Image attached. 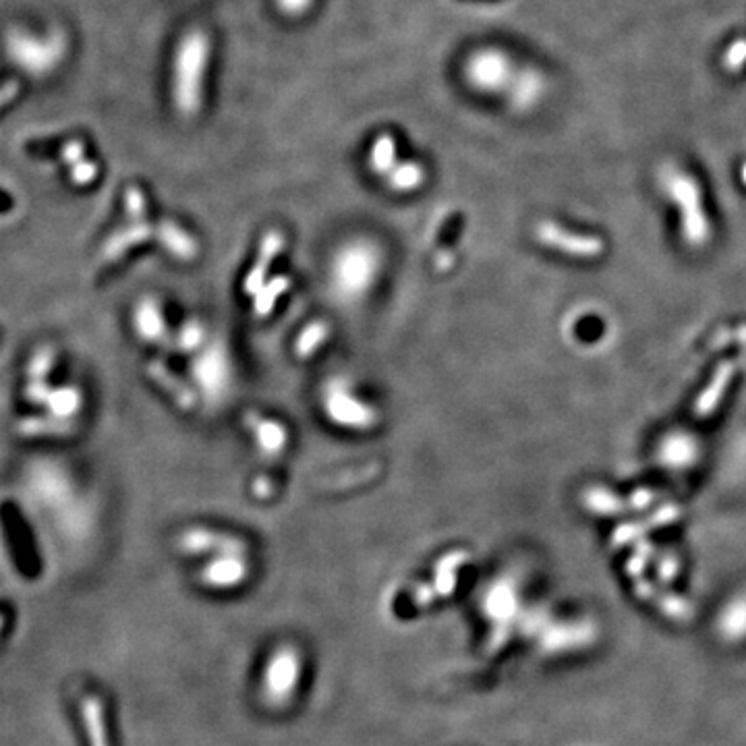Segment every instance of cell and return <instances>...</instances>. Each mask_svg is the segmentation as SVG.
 Here are the masks:
<instances>
[{
  "label": "cell",
  "instance_id": "d4e9b609",
  "mask_svg": "<svg viewBox=\"0 0 746 746\" xmlns=\"http://www.w3.org/2000/svg\"><path fill=\"white\" fill-rule=\"evenodd\" d=\"M291 289V278L289 276H274L268 280L260 291H257L253 297V313L257 318H266V315L272 313L276 307V301Z\"/></svg>",
  "mask_w": 746,
  "mask_h": 746
},
{
  "label": "cell",
  "instance_id": "ee69618b",
  "mask_svg": "<svg viewBox=\"0 0 746 746\" xmlns=\"http://www.w3.org/2000/svg\"><path fill=\"white\" fill-rule=\"evenodd\" d=\"M21 92V85L17 81H7L5 85H0V108L7 106L11 100H15Z\"/></svg>",
  "mask_w": 746,
  "mask_h": 746
},
{
  "label": "cell",
  "instance_id": "30bf717a",
  "mask_svg": "<svg viewBox=\"0 0 746 746\" xmlns=\"http://www.w3.org/2000/svg\"><path fill=\"white\" fill-rule=\"evenodd\" d=\"M152 237H156V226H152L146 220L131 222L129 226L119 228V231H114L106 239V243L102 245L100 260H102V264L119 262L127 251H131L137 245H143L146 241H150Z\"/></svg>",
  "mask_w": 746,
  "mask_h": 746
},
{
  "label": "cell",
  "instance_id": "7402d4cb",
  "mask_svg": "<svg viewBox=\"0 0 746 746\" xmlns=\"http://www.w3.org/2000/svg\"><path fill=\"white\" fill-rule=\"evenodd\" d=\"M583 504L589 512L601 514V516H616L628 508V502H624L620 496H616L614 492L599 485H593L589 487V490H585Z\"/></svg>",
  "mask_w": 746,
  "mask_h": 746
},
{
  "label": "cell",
  "instance_id": "2e32d148",
  "mask_svg": "<svg viewBox=\"0 0 746 746\" xmlns=\"http://www.w3.org/2000/svg\"><path fill=\"white\" fill-rule=\"evenodd\" d=\"M736 371V365L732 361H724L720 367L715 369L713 378L709 382V386L701 392L699 400L695 403V417L697 419H707L717 407H720L722 398L732 382V376Z\"/></svg>",
  "mask_w": 746,
  "mask_h": 746
},
{
  "label": "cell",
  "instance_id": "d6986e66",
  "mask_svg": "<svg viewBox=\"0 0 746 746\" xmlns=\"http://www.w3.org/2000/svg\"><path fill=\"white\" fill-rule=\"evenodd\" d=\"M148 376L166 392L172 396V400L181 407V409H193L195 407V394L193 390L172 373L162 361H152L148 363Z\"/></svg>",
  "mask_w": 746,
  "mask_h": 746
},
{
  "label": "cell",
  "instance_id": "bcb514c9",
  "mask_svg": "<svg viewBox=\"0 0 746 746\" xmlns=\"http://www.w3.org/2000/svg\"><path fill=\"white\" fill-rule=\"evenodd\" d=\"M3 626H5V614L0 612V633H3Z\"/></svg>",
  "mask_w": 746,
  "mask_h": 746
},
{
  "label": "cell",
  "instance_id": "74e56055",
  "mask_svg": "<svg viewBox=\"0 0 746 746\" xmlns=\"http://www.w3.org/2000/svg\"><path fill=\"white\" fill-rule=\"evenodd\" d=\"M48 394H50V388L46 386V382L30 380L25 386V398H27V403H32V405H46Z\"/></svg>",
  "mask_w": 746,
  "mask_h": 746
},
{
  "label": "cell",
  "instance_id": "8fae6325",
  "mask_svg": "<svg viewBox=\"0 0 746 746\" xmlns=\"http://www.w3.org/2000/svg\"><path fill=\"white\" fill-rule=\"evenodd\" d=\"M247 560L243 554L216 556L204 570L202 581L212 589H233L247 579Z\"/></svg>",
  "mask_w": 746,
  "mask_h": 746
},
{
  "label": "cell",
  "instance_id": "4fadbf2b",
  "mask_svg": "<svg viewBox=\"0 0 746 746\" xmlns=\"http://www.w3.org/2000/svg\"><path fill=\"white\" fill-rule=\"evenodd\" d=\"M282 247H284V237L278 231H270V233L264 235L262 245H260V253H257V260H255L253 268L249 270V274L245 276V282H243L245 295H255L266 284L268 270H270L272 262L276 260V255L282 251Z\"/></svg>",
  "mask_w": 746,
  "mask_h": 746
},
{
  "label": "cell",
  "instance_id": "f546056e",
  "mask_svg": "<svg viewBox=\"0 0 746 746\" xmlns=\"http://www.w3.org/2000/svg\"><path fill=\"white\" fill-rule=\"evenodd\" d=\"M722 633L728 639H740L746 635V599H736L722 616Z\"/></svg>",
  "mask_w": 746,
  "mask_h": 746
},
{
  "label": "cell",
  "instance_id": "3957f363",
  "mask_svg": "<svg viewBox=\"0 0 746 746\" xmlns=\"http://www.w3.org/2000/svg\"><path fill=\"white\" fill-rule=\"evenodd\" d=\"M463 73L469 88L475 92L506 94L516 75V67L506 52L498 48H479L467 56Z\"/></svg>",
  "mask_w": 746,
  "mask_h": 746
},
{
  "label": "cell",
  "instance_id": "7a4b0ae2",
  "mask_svg": "<svg viewBox=\"0 0 746 746\" xmlns=\"http://www.w3.org/2000/svg\"><path fill=\"white\" fill-rule=\"evenodd\" d=\"M380 270V253L363 241L344 247L334 260V289L344 299H359L369 291Z\"/></svg>",
  "mask_w": 746,
  "mask_h": 746
},
{
  "label": "cell",
  "instance_id": "52a82bcc",
  "mask_svg": "<svg viewBox=\"0 0 746 746\" xmlns=\"http://www.w3.org/2000/svg\"><path fill=\"white\" fill-rule=\"evenodd\" d=\"M535 239L541 245L552 247L570 257H597L606 249L604 241H601L599 237L577 235L572 231H566V228H562L560 224L552 220H541L535 226Z\"/></svg>",
  "mask_w": 746,
  "mask_h": 746
},
{
  "label": "cell",
  "instance_id": "6da1fadb",
  "mask_svg": "<svg viewBox=\"0 0 746 746\" xmlns=\"http://www.w3.org/2000/svg\"><path fill=\"white\" fill-rule=\"evenodd\" d=\"M210 38L202 30L189 32L175 54V106L183 117H193L204 104V81L210 61Z\"/></svg>",
  "mask_w": 746,
  "mask_h": 746
},
{
  "label": "cell",
  "instance_id": "ac0fdd59",
  "mask_svg": "<svg viewBox=\"0 0 746 746\" xmlns=\"http://www.w3.org/2000/svg\"><path fill=\"white\" fill-rule=\"evenodd\" d=\"M75 419L61 417H25L17 423V434L23 438H65L73 434Z\"/></svg>",
  "mask_w": 746,
  "mask_h": 746
},
{
  "label": "cell",
  "instance_id": "9c48e42d",
  "mask_svg": "<svg viewBox=\"0 0 746 746\" xmlns=\"http://www.w3.org/2000/svg\"><path fill=\"white\" fill-rule=\"evenodd\" d=\"M133 324L137 334L146 340L160 344L162 349H175V340H172L166 320H164V311L160 303L152 297H146L143 301L137 303L135 315H133Z\"/></svg>",
  "mask_w": 746,
  "mask_h": 746
},
{
  "label": "cell",
  "instance_id": "5bb4252c",
  "mask_svg": "<svg viewBox=\"0 0 746 746\" xmlns=\"http://www.w3.org/2000/svg\"><path fill=\"white\" fill-rule=\"evenodd\" d=\"M193 376L197 378V384H202L210 392L218 388H226L228 376H231V369H228V357L224 349L210 347L202 357H199L193 365Z\"/></svg>",
  "mask_w": 746,
  "mask_h": 746
},
{
  "label": "cell",
  "instance_id": "cb8c5ba5",
  "mask_svg": "<svg viewBox=\"0 0 746 746\" xmlns=\"http://www.w3.org/2000/svg\"><path fill=\"white\" fill-rule=\"evenodd\" d=\"M81 711L85 717V724H88V730H90L92 746H110L102 701L96 695H88L81 703Z\"/></svg>",
  "mask_w": 746,
  "mask_h": 746
},
{
  "label": "cell",
  "instance_id": "44dd1931",
  "mask_svg": "<svg viewBox=\"0 0 746 746\" xmlns=\"http://www.w3.org/2000/svg\"><path fill=\"white\" fill-rule=\"evenodd\" d=\"M388 187L398 193H409L423 185L425 168L419 162H396V166L386 175Z\"/></svg>",
  "mask_w": 746,
  "mask_h": 746
},
{
  "label": "cell",
  "instance_id": "9a60e30c",
  "mask_svg": "<svg viewBox=\"0 0 746 746\" xmlns=\"http://www.w3.org/2000/svg\"><path fill=\"white\" fill-rule=\"evenodd\" d=\"M156 239L160 245L181 262H191L197 257V241L185 231L183 226L172 220H162L156 224Z\"/></svg>",
  "mask_w": 746,
  "mask_h": 746
},
{
  "label": "cell",
  "instance_id": "7bdbcfd3",
  "mask_svg": "<svg viewBox=\"0 0 746 746\" xmlns=\"http://www.w3.org/2000/svg\"><path fill=\"white\" fill-rule=\"evenodd\" d=\"M744 59H746V42L740 40V42H736L732 48H728V59H726V65H728V69H730V67H738Z\"/></svg>",
  "mask_w": 746,
  "mask_h": 746
},
{
  "label": "cell",
  "instance_id": "d590c367",
  "mask_svg": "<svg viewBox=\"0 0 746 746\" xmlns=\"http://www.w3.org/2000/svg\"><path fill=\"white\" fill-rule=\"evenodd\" d=\"M678 516H680V508L674 506V504H668V506H664V508H659L657 512H653L645 523H647L649 529H651V527H664V525L674 523V521L678 519Z\"/></svg>",
  "mask_w": 746,
  "mask_h": 746
},
{
  "label": "cell",
  "instance_id": "f6af8a7d",
  "mask_svg": "<svg viewBox=\"0 0 746 746\" xmlns=\"http://www.w3.org/2000/svg\"><path fill=\"white\" fill-rule=\"evenodd\" d=\"M645 566H647V558L645 556H641V554H637L633 560H630L628 562V572H630V575H633V577H641V572L645 570Z\"/></svg>",
  "mask_w": 746,
  "mask_h": 746
},
{
  "label": "cell",
  "instance_id": "4dcf8cb0",
  "mask_svg": "<svg viewBox=\"0 0 746 746\" xmlns=\"http://www.w3.org/2000/svg\"><path fill=\"white\" fill-rule=\"evenodd\" d=\"M206 340V328L202 322L197 320H189L185 326H181V330L177 332V338H175V349L179 351H185V353H191L195 349H199Z\"/></svg>",
  "mask_w": 746,
  "mask_h": 746
},
{
  "label": "cell",
  "instance_id": "8d00e7d4",
  "mask_svg": "<svg viewBox=\"0 0 746 746\" xmlns=\"http://www.w3.org/2000/svg\"><path fill=\"white\" fill-rule=\"evenodd\" d=\"M645 531H649V527H647L645 521H643V523H628V525H622V527L614 533L612 543H614V545H624V543H628V541H633V539L641 537Z\"/></svg>",
  "mask_w": 746,
  "mask_h": 746
},
{
  "label": "cell",
  "instance_id": "ffe728a7",
  "mask_svg": "<svg viewBox=\"0 0 746 746\" xmlns=\"http://www.w3.org/2000/svg\"><path fill=\"white\" fill-rule=\"evenodd\" d=\"M83 396L77 386H63V388H50L46 409L50 415L61 417V419H75V415L81 411Z\"/></svg>",
  "mask_w": 746,
  "mask_h": 746
},
{
  "label": "cell",
  "instance_id": "d6a6232c",
  "mask_svg": "<svg viewBox=\"0 0 746 746\" xmlns=\"http://www.w3.org/2000/svg\"><path fill=\"white\" fill-rule=\"evenodd\" d=\"M125 212H127L129 222L146 220V212H148L146 195H143V191L137 185H129L125 189Z\"/></svg>",
  "mask_w": 746,
  "mask_h": 746
},
{
  "label": "cell",
  "instance_id": "e575fe53",
  "mask_svg": "<svg viewBox=\"0 0 746 746\" xmlns=\"http://www.w3.org/2000/svg\"><path fill=\"white\" fill-rule=\"evenodd\" d=\"M96 177H98V166L94 162H90V160H81L75 166H71V181L77 187L90 185Z\"/></svg>",
  "mask_w": 746,
  "mask_h": 746
},
{
  "label": "cell",
  "instance_id": "4316f807",
  "mask_svg": "<svg viewBox=\"0 0 746 746\" xmlns=\"http://www.w3.org/2000/svg\"><path fill=\"white\" fill-rule=\"evenodd\" d=\"M328 334H330V328L326 322H311L309 326H305L295 342L297 357L309 359L313 353H318V349L326 342Z\"/></svg>",
  "mask_w": 746,
  "mask_h": 746
},
{
  "label": "cell",
  "instance_id": "836d02e7",
  "mask_svg": "<svg viewBox=\"0 0 746 746\" xmlns=\"http://www.w3.org/2000/svg\"><path fill=\"white\" fill-rule=\"evenodd\" d=\"M651 601H655V604H657L659 608H662L668 616H672V618H682V620H684V618L691 616V606H688L684 599H680V597H676V595H659V593L655 591Z\"/></svg>",
  "mask_w": 746,
  "mask_h": 746
},
{
  "label": "cell",
  "instance_id": "7c38bea8",
  "mask_svg": "<svg viewBox=\"0 0 746 746\" xmlns=\"http://www.w3.org/2000/svg\"><path fill=\"white\" fill-rule=\"evenodd\" d=\"M245 425L264 456H278L289 442L286 427L274 419L262 417L260 413H245Z\"/></svg>",
  "mask_w": 746,
  "mask_h": 746
},
{
  "label": "cell",
  "instance_id": "f1b7e54d",
  "mask_svg": "<svg viewBox=\"0 0 746 746\" xmlns=\"http://www.w3.org/2000/svg\"><path fill=\"white\" fill-rule=\"evenodd\" d=\"M467 560V554L463 552H452L448 554L444 560H440V564L436 566V591L440 595H450L454 585H456V568L461 566V562Z\"/></svg>",
  "mask_w": 746,
  "mask_h": 746
},
{
  "label": "cell",
  "instance_id": "1f68e13d",
  "mask_svg": "<svg viewBox=\"0 0 746 746\" xmlns=\"http://www.w3.org/2000/svg\"><path fill=\"white\" fill-rule=\"evenodd\" d=\"M52 367H54V349L52 347H42L30 359V365H27V376H30V380L44 382L50 376Z\"/></svg>",
  "mask_w": 746,
  "mask_h": 746
},
{
  "label": "cell",
  "instance_id": "277c9868",
  "mask_svg": "<svg viewBox=\"0 0 746 746\" xmlns=\"http://www.w3.org/2000/svg\"><path fill=\"white\" fill-rule=\"evenodd\" d=\"M666 189L682 210V237L691 245H703L709 237V224L703 212L699 185L682 172H672L666 181Z\"/></svg>",
  "mask_w": 746,
  "mask_h": 746
},
{
  "label": "cell",
  "instance_id": "b9f144b4",
  "mask_svg": "<svg viewBox=\"0 0 746 746\" xmlns=\"http://www.w3.org/2000/svg\"><path fill=\"white\" fill-rule=\"evenodd\" d=\"M676 572H678L676 558H672V556L662 558V564H659V568H657V579L662 583H670V579L676 577Z\"/></svg>",
  "mask_w": 746,
  "mask_h": 746
},
{
  "label": "cell",
  "instance_id": "603a6c76",
  "mask_svg": "<svg viewBox=\"0 0 746 746\" xmlns=\"http://www.w3.org/2000/svg\"><path fill=\"white\" fill-rule=\"evenodd\" d=\"M485 610L494 620L502 622L516 612V593L510 583H496L485 597Z\"/></svg>",
  "mask_w": 746,
  "mask_h": 746
},
{
  "label": "cell",
  "instance_id": "484cf974",
  "mask_svg": "<svg viewBox=\"0 0 746 746\" xmlns=\"http://www.w3.org/2000/svg\"><path fill=\"white\" fill-rule=\"evenodd\" d=\"M396 166V141L390 133H382L371 143L369 150V168L376 175H388Z\"/></svg>",
  "mask_w": 746,
  "mask_h": 746
},
{
  "label": "cell",
  "instance_id": "8992f818",
  "mask_svg": "<svg viewBox=\"0 0 746 746\" xmlns=\"http://www.w3.org/2000/svg\"><path fill=\"white\" fill-rule=\"evenodd\" d=\"M301 678V655L293 647H280L272 653L264 672V695L272 705L289 701Z\"/></svg>",
  "mask_w": 746,
  "mask_h": 746
},
{
  "label": "cell",
  "instance_id": "ba28073f",
  "mask_svg": "<svg viewBox=\"0 0 746 746\" xmlns=\"http://www.w3.org/2000/svg\"><path fill=\"white\" fill-rule=\"evenodd\" d=\"M179 550H183L185 554H216V556L243 554L245 556V543L237 537L216 533L212 529L193 527V529H187L179 537Z\"/></svg>",
  "mask_w": 746,
  "mask_h": 746
},
{
  "label": "cell",
  "instance_id": "83f0119b",
  "mask_svg": "<svg viewBox=\"0 0 746 746\" xmlns=\"http://www.w3.org/2000/svg\"><path fill=\"white\" fill-rule=\"evenodd\" d=\"M695 454V444L684 436H672L662 446V461H666L670 467H686Z\"/></svg>",
  "mask_w": 746,
  "mask_h": 746
},
{
  "label": "cell",
  "instance_id": "60d3db41",
  "mask_svg": "<svg viewBox=\"0 0 746 746\" xmlns=\"http://www.w3.org/2000/svg\"><path fill=\"white\" fill-rule=\"evenodd\" d=\"M653 500H655V494L651 490H637L633 496L628 498V508L641 512V510H647L653 504Z\"/></svg>",
  "mask_w": 746,
  "mask_h": 746
},
{
  "label": "cell",
  "instance_id": "7dc6e473",
  "mask_svg": "<svg viewBox=\"0 0 746 746\" xmlns=\"http://www.w3.org/2000/svg\"><path fill=\"white\" fill-rule=\"evenodd\" d=\"M742 183H744V185H746V164H744V166H742Z\"/></svg>",
  "mask_w": 746,
  "mask_h": 746
},
{
  "label": "cell",
  "instance_id": "e0dca14e",
  "mask_svg": "<svg viewBox=\"0 0 746 746\" xmlns=\"http://www.w3.org/2000/svg\"><path fill=\"white\" fill-rule=\"evenodd\" d=\"M506 94H508L512 108L529 110L531 106L537 104V100L543 94V77L533 69L516 71Z\"/></svg>",
  "mask_w": 746,
  "mask_h": 746
},
{
  "label": "cell",
  "instance_id": "ab89813d",
  "mask_svg": "<svg viewBox=\"0 0 746 746\" xmlns=\"http://www.w3.org/2000/svg\"><path fill=\"white\" fill-rule=\"evenodd\" d=\"M276 5L284 15L299 17L311 9L313 0H276Z\"/></svg>",
  "mask_w": 746,
  "mask_h": 746
},
{
  "label": "cell",
  "instance_id": "5b68a950",
  "mask_svg": "<svg viewBox=\"0 0 746 746\" xmlns=\"http://www.w3.org/2000/svg\"><path fill=\"white\" fill-rule=\"evenodd\" d=\"M324 411L340 427L369 429L378 423V411L359 400L344 380H330L324 388Z\"/></svg>",
  "mask_w": 746,
  "mask_h": 746
},
{
  "label": "cell",
  "instance_id": "f35d334b",
  "mask_svg": "<svg viewBox=\"0 0 746 746\" xmlns=\"http://www.w3.org/2000/svg\"><path fill=\"white\" fill-rule=\"evenodd\" d=\"M61 156H63L65 164L75 166L77 162L85 160V143H83L81 139H71V141H67L65 146L61 148Z\"/></svg>",
  "mask_w": 746,
  "mask_h": 746
}]
</instances>
